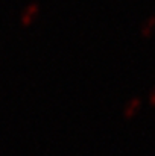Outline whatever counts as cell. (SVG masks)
<instances>
[{"mask_svg":"<svg viewBox=\"0 0 155 156\" xmlns=\"http://www.w3.org/2000/svg\"><path fill=\"white\" fill-rule=\"evenodd\" d=\"M140 109H142V99L140 97H132L131 100H128V103L123 108V118L132 120L135 115H138Z\"/></svg>","mask_w":155,"mask_h":156,"instance_id":"cell-1","label":"cell"},{"mask_svg":"<svg viewBox=\"0 0 155 156\" xmlns=\"http://www.w3.org/2000/svg\"><path fill=\"white\" fill-rule=\"evenodd\" d=\"M154 32H155V15H151V17H148L143 21V24L140 27V35L143 38H151Z\"/></svg>","mask_w":155,"mask_h":156,"instance_id":"cell-2","label":"cell"},{"mask_svg":"<svg viewBox=\"0 0 155 156\" xmlns=\"http://www.w3.org/2000/svg\"><path fill=\"white\" fill-rule=\"evenodd\" d=\"M37 12H38V5H31V6H28L26 11H24V14H23V21H24V23H29V21L37 15Z\"/></svg>","mask_w":155,"mask_h":156,"instance_id":"cell-3","label":"cell"},{"mask_svg":"<svg viewBox=\"0 0 155 156\" xmlns=\"http://www.w3.org/2000/svg\"><path fill=\"white\" fill-rule=\"evenodd\" d=\"M148 103L151 105L152 108H155V87H154V90L149 93V96H148Z\"/></svg>","mask_w":155,"mask_h":156,"instance_id":"cell-4","label":"cell"}]
</instances>
